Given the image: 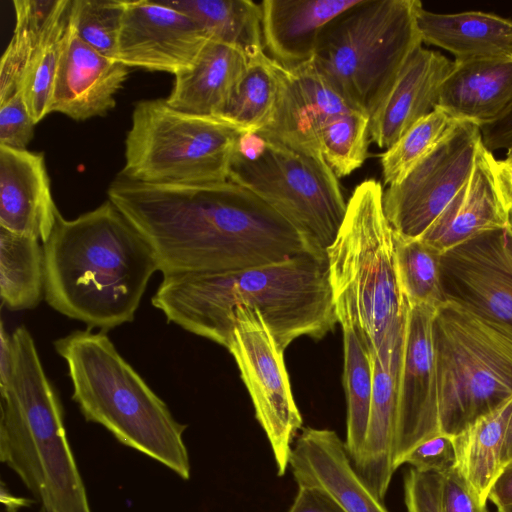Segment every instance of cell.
I'll return each instance as SVG.
<instances>
[{
	"mask_svg": "<svg viewBox=\"0 0 512 512\" xmlns=\"http://www.w3.org/2000/svg\"><path fill=\"white\" fill-rule=\"evenodd\" d=\"M437 107L480 128L501 119L512 108V55L454 60Z\"/></svg>",
	"mask_w": 512,
	"mask_h": 512,
	"instance_id": "603a6c76",
	"label": "cell"
},
{
	"mask_svg": "<svg viewBox=\"0 0 512 512\" xmlns=\"http://www.w3.org/2000/svg\"><path fill=\"white\" fill-rule=\"evenodd\" d=\"M404 338L405 330L373 358L374 384L369 425L361 453L353 463L381 500H384L396 471L393 452Z\"/></svg>",
	"mask_w": 512,
	"mask_h": 512,
	"instance_id": "7402d4cb",
	"label": "cell"
},
{
	"mask_svg": "<svg viewBox=\"0 0 512 512\" xmlns=\"http://www.w3.org/2000/svg\"><path fill=\"white\" fill-rule=\"evenodd\" d=\"M128 74L123 63L85 43L68 14L49 113H61L76 121L104 116L115 107V95Z\"/></svg>",
	"mask_w": 512,
	"mask_h": 512,
	"instance_id": "2e32d148",
	"label": "cell"
},
{
	"mask_svg": "<svg viewBox=\"0 0 512 512\" xmlns=\"http://www.w3.org/2000/svg\"><path fill=\"white\" fill-rule=\"evenodd\" d=\"M483 146L481 128L461 122L400 182L383 193V208L395 234L418 239L464 188Z\"/></svg>",
	"mask_w": 512,
	"mask_h": 512,
	"instance_id": "7c38bea8",
	"label": "cell"
},
{
	"mask_svg": "<svg viewBox=\"0 0 512 512\" xmlns=\"http://www.w3.org/2000/svg\"><path fill=\"white\" fill-rule=\"evenodd\" d=\"M152 305L167 320L225 348L241 306L258 310L281 350L321 339L337 321L327 255L305 253L244 270L163 276Z\"/></svg>",
	"mask_w": 512,
	"mask_h": 512,
	"instance_id": "7a4b0ae2",
	"label": "cell"
},
{
	"mask_svg": "<svg viewBox=\"0 0 512 512\" xmlns=\"http://www.w3.org/2000/svg\"><path fill=\"white\" fill-rule=\"evenodd\" d=\"M488 500L497 509L512 506V461L502 468L489 492Z\"/></svg>",
	"mask_w": 512,
	"mask_h": 512,
	"instance_id": "ee69618b",
	"label": "cell"
},
{
	"mask_svg": "<svg viewBox=\"0 0 512 512\" xmlns=\"http://www.w3.org/2000/svg\"><path fill=\"white\" fill-rule=\"evenodd\" d=\"M505 235H506V248L508 250L510 257L512 258V207H510V209H509L508 223L505 228Z\"/></svg>",
	"mask_w": 512,
	"mask_h": 512,
	"instance_id": "681fc988",
	"label": "cell"
},
{
	"mask_svg": "<svg viewBox=\"0 0 512 512\" xmlns=\"http://www.w3.org/2000/svg\"><path fill=\"white\" fill-rule=\"evenodd\" d=\"M66 361L72 399L86 421L166 466L184 480L190 459L179 423L166 403L119 354L104 331L76 330L54 342Z\"/></svg>",
	"mask_w": 512,
	"mask_h": 512,
	"instance_id": "5b68a950",
	"label": "cell"
},
{
	"mask_svg": "<svg viewBox=\"0 0 512 512\" xmlns=\"http://www.w3.org/2000/svg\"><path fill=\"white\" fill-rule=\"evenodd\" d=\"M403 464L421 472L446 474L455 467L453 437L439 434L420 443L406 455Z\"/></svg>",
	"mask_w": 512,
	"mask_h": 512,
	"instance_id": "ab89813d",
	"label": "cell"
},
{
	"mask_svg": "<svg viewBox=\"0 0 512 512\" xmlns=\"http://www.w3.org/2000/svg\"><path fill=\"white\" fill-rule=\"evenodd\" d=\"M229 180L278 212L314 252L327 254L347 203L337 176L322 156L297 150L262 131H243L233 151Z\"/></svg>",
	"mask_w": 512,
	"mask_h": 512,
	"instance_id": "ba28073f",
	"label": "cell"
},
{
	"mask_svg": "<svg viewBox=\"0 0 512 512\" xmlns=\"http://www.w3.org/2000/svg\"><path fill=\"white\" fill-rule=\"evenodd\" d=\"M436 308H408L401 359L393 460L397 470L406 455L440 432L433 319Z\"/></svg>",
	"mask_w": 512,
	"mask_h": 512,
	"instance_id": "5bb4252c",
	"label": "cell"
},
{
	"mask_svg": "<svg viewBox=\"0 0 512 512\" xmlns=\"http://www.w3.org/2000/svg\"><path fill=\"white\" fill-rule=\"evenodd\" d=\"M12 335V370L0 389V460L20 478L44 512H92L68 443L59 397L32 335Z\"/></svg>",
	"mask_w": 512,
	"mask_h": 512,
	"instance_id": "277c9868",
	"label": "cell"
},
{
	"mask_svg": "<svg viewBox=\"0 0 512 512\" xmlns=\"http://www.w3.org/2000/svg\"><path fill=\"white\" fill-rule=\"evenodd\" d=\"M287 512H345L326 491L308 485H299Z\"/></svg>",
	"mask_w": 512,
	"mask_h": 512,
	"instance_id": "b9f144b4",
	"label": "cell"
},
{
	"mask_svg": "<svg viewBox=\"0 0 512 512\" xmlns=\"http://www.w3.org/2000/svg\"><path fill=\"white\" fill-rule=\"evenodd\" d=\"M497 512H512V506L497 509Z\"/></svg>",
	"mask_w": 512,
	"mask_h": 512,
	"instance_id": "f907efd6",
	"label": "cell"
},
{
	"mask_svg": "<svg viewBox=\"0 0 512 512\" xmlns=\"http://www.w3.org/2000/svg\"><path fill=\"white\" fill-rule=\"evenodd\" d=\"M433 343L440 432L454 437L512 396V333L446 301Z\"/></svg>",
	"mask_w": 512,
	"mask_h": 512,
	"instance_id": "9c48e42d",
	"label": "cell"
},
{
	"mask_svg": "<svg viewBox=\"0 0 512 512\" xmlns=\"http://www.w3.org/2000/svg\"><path fill=\"white\" fill-rule=\"evenodd\" d=\"M45 255V299L89 329L134 320L151 276L152 248L109 200L75 219L59 217Z\"/></svg>",
	"mask_w": 512,
	"mask_h": 512,
	"instance_id": "3957f363",
	"label": "cell"
},
{
	"mask_svg": "<svg viewBox=\"0 0 512 512\" xmlns=\"http://www.w3.org/2000/svg\"><path fill=\"white\" fill-rule=\"evenodd\" d=\"M512 461V414L509 418L505 435H504V441L501 451V464L502 467L507 465Z\"/></svg>",
	"mask_w": 512,
	"mask_h": 512,
	"instance_id": "c3c4849f",
	"label": "cell"
},
{
	"mask_svg": "<svg viewBox=\"0 0 512 512\" xmlns=\"http://www.w3.org/2000/svg\"><path fill=\"white\" fill-rule=\"evenodd\" d=\"M123 13L124 0H71L69 20L85 43L116 60Z\"/></svg>",
	"mask_w": 512,
	"mask_h": 512,
	"instance_id": "d590c367",
	"label": "cell"
},
{
	"mask_svg": "<svg viewBox=\"0 0 512 512\" xmlns=\"http://www.w3.org/2000/svg\"><path fill=\"white\" fill-rule=\"evenodd\" d=\"M276 69L279 77L276 108L269 125L259 131L302 152L322 156L323 128L352 108L321 75L313 59L293 69L276 63Z\"/></svg>",
	"mask_w": 512,
	"mask_h": 512,
	"instance_id": "e0dca14e",
	"label": "cell"
},
{
	"mask_svg": "<svg viewBox=\"0 0 512 512\" xmlns=\"http://www.w3.org/2000/svg\"><path fill=\"white\" fill-rule=\"evenodd\" d=\"M370 117L348 109L331 119L321 132V153L337 176L350 175L365 162L369 145Z\"/></svg>",
	"mask_w": 512,
	"mask_h": 512,
	"instance_id": "e575fe53",
	"label": "cell"
},
{
	"mask_svg": "<svg viewBox=\"0 0 512 512\" xmlns=\"http://www.w3.org/2000/svg\"><path fill=\"white\" fill-rule=\"evenodd\" d=\"M418 0H358L321 31L313 62L347 105L369 117L422 46Z\"/></svg>",
	"mask_w": 512,
	"mask_h": 512,
	"instance_id": "52a82bcc",
	"label": "cell"
},
{
	"mask_svg": "<svg viewBox=\"0 0 512 512\" xmlns=\"http://www.w3.org/2000/svg\"><path fill=\"white\" fill-rule=\"evenodd\" d=\"M343 331V384L347 401L346 450L354 463L362 450L371 412L374 361L351 313L335 307Z\"/></svg>",
	"mask_w": 512,
	"mask_h": 512,
	"instance_id": "f1b7e54d",
	"label": "cell"
},
{
	"mask_svg": "<svg viewBox=\"0 0 512 512\" xmlns=\"http://www.w3.org/2000/svg\"><path fill=\"white\" fill-rule=\"evenodd\" d=\"M34 125L21 89L0 104V146L26 149Z\"/></svg>",
	"mask_w": 512,
	"mask_h": 512,
	"instance_id": "f35d334b",
	"label": "cell"
},
{
	"mask_svg": "<svg viewBox=\"0 0 512 512\" xmlns=\"http://www.w3.org/2000/svg\"><path fill=\"white\" fill-rule=\"evenodd\" d=\"M482 141L489 151L512 149V108L498 121L481 127Z\"/></svg>",
	"mask_w": 512,
	"mask_h": 512,
	"instance_id": "7bdbcfd3",
	"label": "cell"
},
{
	"mask_svg": "<svg viewBox=\"0 0 512 512\" xmlns=\"http://www.w3.org/2000/svg\"><path fill=\"white\" fill-rule=\"evenodd\" d=\"M441 282L446 301L512 333V258L505 228L442 254Z\"/></svg>",
	"mask_w": 512,
	"mask_h": 512,
	"instance_id": "4fadbf2b",
	"label": "cell"
},
{
	"mask_svg": "<svg viewBox=\"0 0 512 512\" xmlns=\"http://www.w3.org/2000/svg\"><path fill=\"white\" fill-rule=\"evenodd\" d=\"M70 8V7H69ZM68 13L55 25L32 60L21 90L35 124L49 114Z\"/></svg>",
	"mask_w": 512,
	"mask_h": 512,
	"instance_id": "8d00e7d4",
	"label": "cell"
},
{
	"mask_svg": "<svg viewBox=\"0 0 512 512\" xmlns=\"http://www.w3.org/2000/svg\"><path fill=\"white\" fill-rule=\"evenodd\" d=\"M358 0H265L260 6L265 53L285 69L314 57L322 29Z\"/></svg>",
	"mask_w": 512,
	"mask_h": 512,
	"instance_id": "cb8c5ba5",
	"label": "cell"
},
{
	"mask_svg": "<svg viewBox=\"0 0 512 512\" xmlns=\"http://www.w3.org/2000/svg\"><path fill=\"white\" fill-rule=\"evenodd\" d=\"M40 240L0 227V295L10 310L33 309L45 295Z\"/></svg>",
	"mask_w": 512,
	"mask_h": 512,
	"instance_id": "4dcf8cb0",
	"label": "cell"
},
{
	"mask_svg": "<svg viewBox=\"0 0 512 512\" xmlns=\"http://www.w3.org/2000/svg\"><path fill=\"white\" fill-rule=\"evenodd\" d=\"M278 94L276 62L263 52L250 58L244 75L217 118L241 131H259L271 122Z\"/></svg>",
	"mask_w": 512,
	"mask_h": 512,
	"instance_id": "1f68e13d",
	"label": "cell"
},
{
	"mask_svg": "<svg viewBox=\"0 0 512 512\" xmlns=\"http://www.w3.org/2000/svg\"><path fill=\"white\" fill-rule=\"evenodd\" d=\"M494 161L483 144L470 179L419 240L442 255L481 233L506 228L509 207L497 184Z\"/></svg>",
	"mask_w": 512,
	"mask_h": 512,
	"instance_id": "44dd1931",
	"label": "cell"
},
{
	"mask_svg": "<svg viewBox=\"0 0 512 512\" xmlns=\"http://www.w3.org/2000/svg\"><path fill=\"white\" fill-rule=\"evenodd\" d=\"M250 58L239 47L210 40L192 68L174 76L171 107L190 114L217 117L240 82Z\"/></svg>",
	"mask_w": 512,
	"mask_h": 512,
	"instance_id": "d4e9b609",
	"label": "cell"
},
{
	"mask_svg": "<svg viewBox=\"0 0 512 512\" xmlns=\"http://www.w3.org/2000/svg\"><path fill=\"white\" fill-rule=\"evenodd\" d=\"M15 27L0 61V104L21 89L27 70L71 0H13Z\"/></svg>",
	"mask_w": 512,
	"mask_h": 512,
	"instance_id": "83f0119b",
	"label": "cell"
},
{
	"mask_svg": "<svg viewBox=\"0 0 512 512\" xmlns=\"http://www.w3.org/2000/svg\"><path fill=\"white\" fill-rule=\"evenodd\" d=\"M289 467L297 485L326 491L345 512H389L353 465L345 443L330 429L302 428Z\"/></svg>",
	"mask_w": 512,
	"mask_h": 512,
	"instance_id": "ac0fdd59",
	"label": "cell"
},
{
	"mask_svg": "<svg viewBox=\"0 0 512 512\" xmlns=\"http://www.w3.org/2000/svg\"><path fill=\"white\" fill-rule=\"evenodd\" d=\"M60 216L44 154L0 146V227L44 244Z\"/></svg>",
	"mask_w": 512,
	"mask_h": 512,
	"instance_id": "d6986e66",
	"label": "cell"
},
{
	"mask_svg": "<svg viewBox=\"0 0 512 512\" xmlns=\"http://www.w3.org/2000/svg\"><path fill=\"white\" fill-rule=\"evenodd\" d=\"M243 131L217 117L179 111L165 99L135 104L120 176L147 184H208L229 180Z\"/></svg>",
	"mask_w": 512,
	"mask_h": 512,
	"instance_id": "30bf717a",
	"label": "cell"
},
{
	"mask_svg": "<svg viewBox=\"0 0 512 512\" xmlns=\"http://www.w3.org/2000/svg\"><path fill=\"white\" fill-rule=\"evenodd\" d=\"M383 193L375 179L354 189L326 252L334 305L351 313L372 358L403 333L409 308L399 285Z\"/></svg>",
	"mask_w": 512,
	"mask_h": 512,
	"instance_id": "8992f818",
	"label": "cell"
},
{
	"mask_svg": "<svg viewBox=\"0 0 512 512\" xmlns=\"http://www.w3.org/2000/svg\"><path fill=\"white\" fill-rule=\"evenodd\" d=\"M453 61L435 50L418 48L370 117V138L379 148L391 147L410 127L431 113Z\"/></svg>",
	"mask_w": 512,
	"mask_h": 512,
	"instance_id": "ffe728a7",
	"label": "cell"
},
{
	"mask_svg": "<svg viewBox=\"0 0 512 512\" xmlns=\"http://www.w3.org/2000/svg\"><path fill=\"white\" fill-rule=\"evenodd\" d=\"M227 345L252 400L255 417L270 444L276 472L285 475L302 416L293 397L283 350L262 314L241 306L234 311Z\"/></svg>",
	"mask_w": 512,
	"mask_h": 512,
	"instance_id": "8fae6325",
	"label": "cell"
},
{
	"mask_svg": "<svg viewBox=\"0 0 512 512\" xmlns=\"http://www.w3.org/2000/svg\"><path fill=\"white\" fill-rule=\"evenodd\" d=\"M494 171L500 192L510 209L512 207V149L507 150L504 158H495Z\"/></svg>",
	"mask_w": 512,
	"mask_h": 512,
	"instance_id": "f6af8a7d",
	"label": "cell"
},
{
	"mask_svg": "<svg viewBox=\"0 0 512 512\" xmlns=\"http://www.w3.org/2000/svg\"><path fill=\"white\" fill-rule=\"evenodd\" d=\"M41 512H44V511H41Z\"/></svg>",
	"mask_w": 512,
	"mask_h": 512,
	"instance_id": "816d5d0a",
	"label": "cell"
},
{
	"mask_svg": "<svg viewBox=\"0 0 512 512\" xmlns=\"http://www.w3.org/2000/svg\"><path fill=\"white\" fill-rule=\"evenodd\" d=\"M210 40L187 14L163 0H124L116 60L175 76L193 67Z\"/></svg>",
	"mask_w": 512,
	"mask_h": 512,
	"instance_id": "9a60e30c",
	"label": "cell"
},
{
	"mask_svg": "<svg viewBox=\"0 0 512 512\" xmlns=\"http://www.w3.org/2000/svg\"><path fill=\"white\" fill-rule=\"evenodd\" d=\"M460 123L438 107L416 122L382 154L384 182L389 186L400 182Z\"/></svg>",
	"mask_w": 512,
	"mask_h": 512,
	"instance_id": "836d02e7",
	"label": "cell"
},
{
	"mask_svg": "<svg viewBox=\"0 0 512 512\" xmlns=\"http://www.w3.org/2000/svg\"><path fill=\"white\" fill-rule=\"evenodd\" d=\"M417 23L422 41L450 52L455 61L512 55V21L501 16L434 13L422 5Z\"/></svg>",
	"mask_w": 512,
	"mask_h": 512,
	"instance_id": "484cf974",
	"label": "cell"
},
{
	"mask_svg": "<svg viewBox=\"0 0 512 512\" xmlns=\"http://www.w3.org/2000/svg\"><path fill=\"white\" fill-rule=\"evenodd\" d=\"M394 243L399 285L408 306L437 309L443 305L446 298L441 282V254L419 239L395 233Z\"/></svg>",
	"mask_w": 512,
	"mask_h": 512,
	"instance_id": "d6a6232c",
	"label": "cell"
},
{
	"mask_svg": "<svg viewBox=\"0 0 512 512\" xmlns=\"http://www.w3.org/2000/svg\"><path fill=\"white\" fill-rule=\"evenodd\" d=\"M403 487L406 512H445L442 474L411 467L405 473Z\"/></svg>",
	"mask_w": 512,
	"mask_h": 512,
	"instance_id": "74e56055",
	"label": "cell"
},
{
	"mask_svg": "<svg viewBox=\"0 0 512 512\" xmlns=\"http://www.w3.org/2000/svg\"><path fill=\"white\" fill-rule=\"evenodd\" d=\"M107 196L149 243L163 276L244 270L316 253L278 212L230 180L147 184L118 176Z\"/></svg>",
	"mask_w": 512,
	"mask_h": 512,
	"instance_id": "6da1fadb",
	"label": "cell"
},
{
	"mask_svg": "<svg viewBox=\"0 0 512 512\" xmlns=\"http://www.w3.org/2000/svg\"><path fill=\"white\" fill-rule=\"evenodd\" d=\"M187 14L212 40L235 45L249 58L263 52L261 12L251 0H163Z\"/></svg>",
	"mask_w": 512,
	"mask_h": 512,
	"instance_id": "f546056e",
	"label": "cell"
},
{
	"mask_svg": "<svg viewBox=\"0 0 512 512\" xmlns=\"http://www.w3.org/2000/svg\"><path fill=\"white\" fill-rule=\"evenodd\" d=\"M442 497L445 512H489L455 467L443 475Z\"/></svg>",
	"mask_w": 512,
	"mask_h": 512,
	"instance_id": "60d3db41",
	"label": "cell"
},
{
	"mask_svg": "<svg viewBox=\"0 0 512 512\" xmlns=\"http://www.w3.org/2000/svg\"><path fill=\"white\" fill-rule=\"evenodd\" d=\"M1 502L5 505L7 512H17L22 507H27L34 502L27 498L16 497L12 495L5 487L4 483L1 484Z\"/></svg>",
	"mask_w": 512,
	"mask_h": 512,
	"instance_id": "7dc6e473",
	"label": "cell"
},
{
	"mask_svg": "<svg viewBox=\"0 0 512 512\" xmlns=\"http://www.w3.org/2000/svg\"><path fill=\"white\" fill-rule=\"evenodd\" d=\"M12 370V335H9L1 323L0 330V389L5 388Z\"/></svg>",
	"mask_w": 512,
	"mask_h": 512,
	"instance_id": "bcb514c9",
	"label": "cell"
},
{
	"mask_svg": "<svg viewBox=\"0 0 512 512\" xmlns=\"http://www.w3.org/2000/svg\"><path fill=\"white\" fill-rule=\"evenodd\" d=\"M511 414L512 396L453 437L455 468L484 506L503 468L501 451Z\"/></svg>",
	"mask_w": 512,
	"mask_h": 512,
	"instance_id": "4316f807",
	"label": "cell"
}]
</instances>
